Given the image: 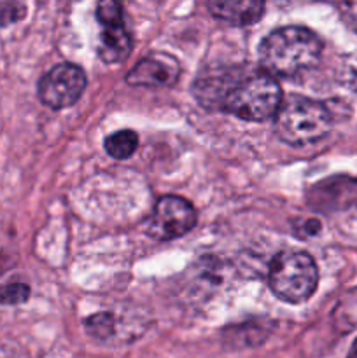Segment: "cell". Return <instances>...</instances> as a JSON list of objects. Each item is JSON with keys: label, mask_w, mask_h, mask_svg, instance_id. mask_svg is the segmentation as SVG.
Wrapping results in <instances>:
<instances>
[{"label": "cell", "mask_w": 357, "mask_h": 358, "mask_svg": "<svg viewBox=\"0 0 357 358\" xmlns=\"http://www.w3.org/2000/svg\"><path fill=\"white\" fill-rule=\"evenodd\" d=\"M346 358H357V339H356V343L352 345V348H350V353Z\"/></svg>", "instance_id": "cell-18"}, {"label": "cell", "mask_w": 357, "mask_h": 358, "mask_svg": "<svg viewBox=\"0 0 357 358\" xmlns=\"http://www.w3.org/2000/svg\"><path fill=\"white\" fill-rule=\"evenodd\" d=\"M178 63L168 55H153L140 59L126 76V83L132 86L170 87L178 79Z\"/></svg>", "instance_id": "cell-8"}, {"label": "cell", "mask_w": 357, "mask_h": 358, "mask_svg": "<svg viewBox=\"0 0 357 358\" xmlns=\"http://www.w3.org/2000/svg\"><path fill=\"white\" fill-rule=\"evenodd\" d=\"M308 201L321 212H336L357 205V180L345 177L322 180L312 189Z\"/></svg>", "instance_id": "cell-9"}, {"label": "cell", "mask_w": 357, "mask_h": 358, "mask_svg": "<svg viewBox=\"0 0 357 358\" xmlns=\"http://www.w3.org/2000/svg\"><path fill=\"white\" fill-rule=\"evenodd\" d=\"M27 7L21 2H0V27L18 23L23 20Z\"/></svg>", "instance_id": "cell-15"}, {"label": "cell", "mask_w": 357, "mask_h": 358, "mask_svg": "<svg viewBox=\"0 0 357 358\" xmlns=\"http://www.w3.org/2000/svg\"><path fill=\"white\" fill-rule=\"evenodd\" d=\"M86 73L74 63H59L52 66L38 80V100L52 110L72 107L86 90Z\"/></svg>", "instance_id": "cell-5"}, {"label": "cell", "mask_w": 357, "mask_h": 358, "mask_svg": "<svg viewBox=\"0 0 357 358\" xmlns=\"http://www.w3.org/2000/svg\"><path fill=\"white\" fill-rule=\"evenodd\" d=\"M332 126L326 103L307 96L286 98L275 114V133L282 142L301 147L324 138Z\"/></svg>", "instance_id": "cell-3"}, {"label": "cell", "mask_w": 357, "mask_h": 358, "mask_svg": "<svg viewBox=\"0 0 357 358\" xmlns=\"http://www.w3.org/2000/svg\"><path fill=\"white\" fill-rule=\"evenodd\" d=\"M105 152L114 159H128L139 147V136L132 129H121L105 138Z\"/></svg>", "instance_id": "cell-12"}, {"label": "cell", "mask_w": 357, "mask_h": 358, "mask_svg": "<svg viewBox=\"0 0 357 358\" xmlns=\"http://www.w3.org/2000/svg\"><path fill=\"white\" fill-rule=\"evenodd\" d=\"M331 318L335 329L342 334L357 329V289L346 292L338 301L336 308L332 310Z\"/></svg>", "instance_id": "cell-11"}, {"label": "cell", "mask_w": 357, "mask_h": 358, "mask_svg": "<svg viewBox=\"0 0 357 358\" xmlns=\"http://www.w3.org/2000/svg\"><path fill=\"white\" fill-rule=\"evenodd\" d=\"M97 20L102 24L98 55L105 63H119L132 52V38L126 31L122 9L114 0L97 6Z\"/></svg>", "instance_id": "cell-7"}, {"label": "cell", "mask_w": 357, "mask_h": 358, "mask_svg": "<svg viewBox=\"0 0 357 358\" xmlns=\"http://www.w3.org/2000/svg\"><path fill=\"white\" fill-rule=\"evenodd\" d=\"M84 327H86L88 334L93 336L94 339L107 343L108 339L114 338L115 331H118V329H115L118 327V318L112 313L102 311V313L91 315L86 320V324H84Z\"/></svg>", "instance_id": "cell-13"}, {"label": "cell", "mask_w": 357, "mask_h": 358, "mask_svg": "<svg viewBox=\"0 0 357 358\" xmlns=\"http://www.w3.org/2000/svg\"><path fill=\"white\" fill-rule=\"evenodd\" d=\"M192 94L203 108L251 122L273 117L284 100L279 80L254 66L205 69L192 84Z\"/></svg>", "instance_id": "cell-1"}, {"label": "cell", "mask_w": 357, "mask_h": 358, "mask_svg": "<svg viewBox=\"0 0 357 358\" xmlns=\"http://www.w3.org/2000/svg\"><path fill=\"white\" fill-rule=\"evenodd\" d=\"M318 231H321V222H318V220H314V219L304 220L303 224H296V227H294V233H296V236H300L301 240L315 236Z\"/></svg>", "instance_id": "cell-17"}, {"label": "cell", "mask_w": 357, "mask_h": 358, "mask_svg": "<svg viewBox=\"0 0 357 358\" xmlns=\"http://www.w3.org/2000/svg\"><path fill=\"white\" fill-rule=\"evenodd\" d=\"M206 9L214 17L234 27H248L258 23L265 14V3L258 0H226V2H209Z\"/></svg>", "instance_id": "cell-10"}, {"label": "cell", "mask_w": 357, "mask_h": 358, "mask_svg": "<svg viewBox=\"0 0 357 358\" xmlns=\"http://www.w3.org/2000/svg\"><path fill=\"white\" fill-rule=\"evenodd\" d=\"M340 14H342L343 21L349 24L352 30L357 31V2H343L338 6Z\"/></svg>", "instance_id": "cell-16"}, {"label": "cell", "mask_w": 357, "mask_h": 358, "mask_svg": "<svg viewBox=\"0 0 357 358\" xmlns=\"http://www.w3.org/2000/svg\"><path fill=\"white\" fill-rule=\"evenodd\" d=\"M28 297H30V287L24 283H7L0 287V304L18 306L27 303Z\"/></svg>", "instance_id": "cell-14"}, {"label": "cell", "mask_w": 357, "mask_h": 358, "mask_svg": "<svg viewBox=\"0 0 357 358\" xmlns=\"http://www.w3.org/2000/svg\"><path fill=\"white\" fill-rule=\"evenodd\" d=\"M322 41L304 27H282L262 38L259 45L261 69L270 76L294 77L310 70L321 59Z\"/></svg>", "instance_id": "cell-2"}, {"label": "cell", "mask_w": 357, "mask_h": 358, "mask_svg": "<svg viewBox=\"0 0 357 358\" xmlns=\"http://www.w3.org/2000/svg\"><path fill=\"white\" fill-rule=\"evenodd\" d=\"M196 210L188 199L174 194L163 196L147 220V233L160 241H170L188 234L196 226Z\"/></svg>", "instance_id": "cell-6"}, {"label": "cell", "mask_w": 357, "mask_h": 358, "mask_svg": "<svg viewBox=\"0 0 357 358\" xmlns=\"http://www.w3.org/2000/svg\"><path fill=\"white\" fill-rule=\"evenodd\" d=\"M268 283L284 303H304L318 285L317 266L307 252H280L270 264Z\"/></svg>", "instance_id": "cell-4"}]
</instances>
